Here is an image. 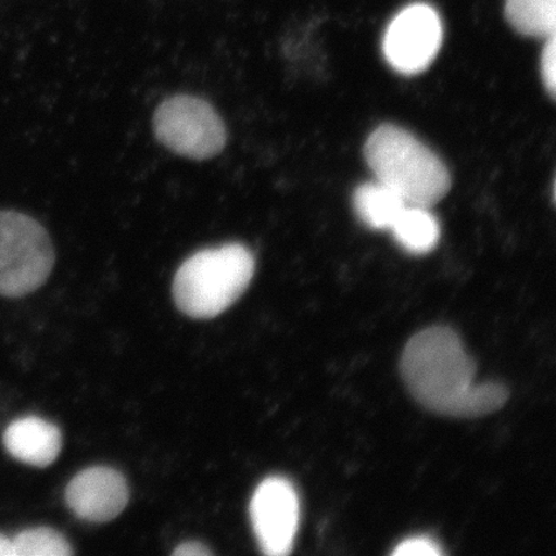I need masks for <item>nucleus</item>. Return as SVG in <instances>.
<instances>
[{
    "mask_svg": "<svg viewBox=\"0 0 556 556\" xmlns=\"http://www.w3.org/2000/svg\"><path fill=\"white\" fill-rule=\"evenodd\" d=\"M401 372L424 407L442 415L479 417L502 408L509 392L502 384H475L476 364L454 330L434 326L417 332L403 351Z\"/></svg>",
    "mask_w": 556,
    "mask_h": 556,
    "instance_id": "nucleus-1",
    "label": "nucleus"
},
{
    "mask_svg": "<svg viewBox=\"0 0 556 556\" xmlns=\"http://www.w3.org/2000/svg\"><path fill=\"white\" fill-rule=\"evenodd\" d=\"M365 159L380 184L407 205L429 207L446 197L451 187L446 165L409 131L386 124L368 137Z\"/></svg>",
    "mask_w": 556,
    "mask_h": 556,
    "instance_id": "nucleus-2",
    "label": "nucleus"
},
{
    "mask_svg": "<svg viewBox=\"0 0 556 556\" xmlns=\"http://www.w3.org/2000/svg\"><path fill=\"white\" fill-rule=\"evenodd\" d=\"M254 273V255L242 243L200 250L174 276V302L191 318L217 317L245 293Z\"/></svg>",
    "mask_w": 556,
    "mask_h": 556,
    "instance_id": "nucleus-3",
    "label": "nucleus"
},
{
    "mask_svg": "<svg viewBox=\"0 0 556 556\" xmlns=\"http://www.w3.org/2000/svg\"><path fill=\"white\" fill-rule=\"evenodd\" d=\"M54 266L47 229L24 213L0 211V295L20 298L43 287Z\"/></svg>",
    "mask_w": 556,
    "mask_h": 556,
    "instance_id": "nucleus-4",
    "label": "nucleus"
},
{
    "mask_svg": "<svg viewBox=\"0 0 556 556\" xmlns=\"http://www.w3.org/2000/svg\"><path fill=\"white\" fill-rule=\"evenodd\" d=\"M152 127L164 148L198 162L218 156L228 141L226 124L218 111L190 94L173 96L160 103Z\"/></svg>",
    "mask_w": 556,
    "mask_h": 556,
    "instance_id": "nucleus-5",
    "label": "nucleus"
},
{
    "mask_svg": "<svg viewBox=\"0 0 556 556\" xmlns=\"http://www.w3.org/2000/svg\"><path fill=\"white\" fill-rule=\"evenodd\" d=\"M442 39L440 15L428 4L416 3L402 10L389 24L382 51L395 72L415 75L432 64Z\"/></svg>",
    "mask_w": 556,
    "mask_h": 556,
    "instance_id": "nucleus-6",
    "label": "nucleus"
},
{
    "mask_svg": "<svg viewBox=\"0 0 556 556\" xmlns=\"http://www.w3.org/2000/svg\"><path fill=\"white\" fill-rule=\"evenodd\" d=\"M249 513L263 554L283 556L293 551L301 520L293 483L282 477L264 479L254 492Z\"/></svg>",
    "mask_w": 556,
    "mask_h": 556,
    "instance_id": "nucleus-7",
    "label": "nucleus"
},
{
    "mask_svg": "<svg viewBox=\"0 0 556 556\" xmlns=\"http://www.w3.org/2000/svg\"><path fill=\"white\" fill-rule=\"evenodd\" d=\"M66 503L75 516L93 523L119 517L129 502V486L122 472L94 467L79 472L68 483Z\"/></svg>",
    "mask_w": 556,
    "mask_h": 556,
    "instance_id": "nucleus-8",
    "label": "nucleus"
},
{
    "mask_svg": "<svg viewBox=\"0 0 556 556\" xmlns=\"http://www.w3.org/2000/svg\"><path fill=\"white\" fill-rule=\"evenodd\" d=\"M3 443L16 460L31 467L46 468L59 457L62 437L54 424L37 416H29L13 421L5 429Z\"/></svg>",
    "mask_w": 556,
    "mask_h": 556,
    "instance_id": "nucleus-9",
    "label": "nucleus"
},
{
    "mask_svg": "<svg viewBox=\"0 0 556 556\" xmlns=\"http://www.w3.org/2000/svg\"><path fill=\"white\" fill-rule=\"evenodd\" d=\"M406 205L405 200L379 180L361 185L353 194L357 217L378 231L391 229Z\"/></svg>",
    "mask_w": 556,
    "mask_h": 556,
    "instance_id": "nucleus-10",
    "label": "nucleus"
},
{
    "mask_svg": "<svg viewBox=\"0 0 556 556\" xmlns=\"http://www.w3.org/2000/svg\"><path fill=\"white\" fill-rule=\"evenodd\" d=\"M395 241L406 252L421 255L432 252L441 239V227L428 207L406 205L391 228Z\"/></svg>",
    "mask_w": 556,
    "mask_h": 556,
    "instance_id": "nucleus-11",
    "label": "nucleus"
},
{
    "mask_svg": "<svg viewBox=\"0 0 556 556\" xmlns=\"http://www.w3.org/2000/svg\"><path fill=\"white\" fill-rule=\"evenodd\" d=\"M505 16L526 37L551 38L556 29V0H506Z\"/></svg>",
    "mask_w": 556,
    "mask_h": 556,
    "instance_id": "nucleus-12",
    "label": "nucleus"
},
{
    "mask_svg": "<svg viewBox=\"0 0 556 556\" xmlns=\"http://www.w3.org/2000/svg\"><path fill=\"white\" fill-rule=\"evenodd\" d=\"M12 542L15 556H68L74 553L67 540L48 527L21 532Z\"/></svg>",
    "mask_w": 556,
    "mask_h": 556,
    "instance_id": "nucleus-13",
    "label": "nucleus"
},
{
    "mask_svg": "<svg viewBox=\"0 0 556 556\" xmlns=\"http://www.w3.org/2000/svg\"><path fill=\"white\" fill-rule=\"evenodd\" d=\"M541 78L547 93L554 99L556 92V41L555 35L546 39V46L541 54Z\"/></svg>",
    "mask_w": 556,
    "mask_h": 556,
    "instance_id": "nucleus-14",
    "label": "nucleus"
},
{
    "mask_svg": "<svg viewBox=\"0 0 556 556\" xmlns=\"http://www.w3.org/2000/svg\"><path fill=\"white\" fill-rule=\"evenodd\" d=\"M395 556H438L442 555L441 547L429 538H412L402 541L393 552Z\"/></svg>",
    "mask_w": 556,
    "mask_h": 556,
    "instance_id": "nucleus-15",
    "label": "nucleus"
},
{
    "mask_svg": "<svg viewBox=\"0 0 556 556\" xmlns=\"http://www.w3.org/2000/svg\"><path fill=\"white\" fill-rule=\"evenodd\" d=\"M174 556H208L213 553L200 542H186L172 553Z\"/></svg>",
    "mask_w": 556,
    "mask_h": 556,
    "instance_id": "nucleus-16",
    "label": "nucleus"
},
{
    "mask_svg": "<svg viewBox=\"0 0 556 556\" xmlns=\"http://www.w3.org/2000/svg\"><path fill=\"white\" fill-rule=\"evenodd\" d=\"M0 556H15V548L13 542L4 534H0Z\"/></svg>",
    "mask_w": 556,
    "mask_h": 556,
    "instance_id": "nucleus-17",
    "label": "nucleus"
}]
</instances>
